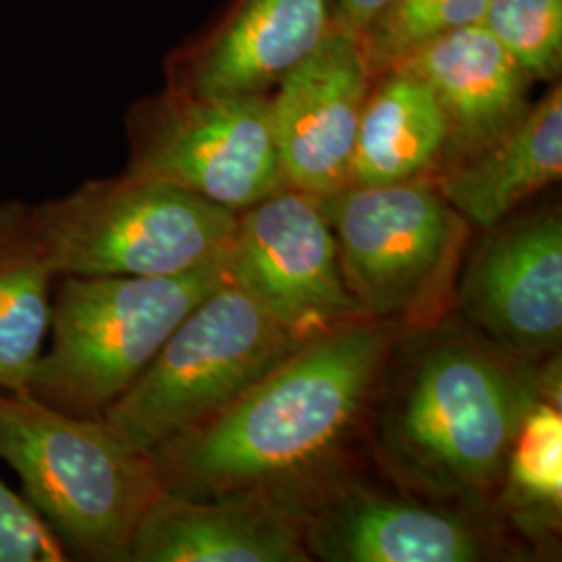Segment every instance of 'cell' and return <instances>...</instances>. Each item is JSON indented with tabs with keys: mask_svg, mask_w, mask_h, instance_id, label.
Wrapping results in <instances>:
<instances>
[{
	"mask_svg": "<svg viewBox=\"0 0 562 562\" xmlns=\"http://www.w3.org/2000/svg\"><path fill=\"white\" fill-rule=\"evenodd\" d=\"M394 338L396 329L364 319L302 344L220 413L153 450L162 492L257 496L302 521L346 482L341 454Z\"/></svg>",
	"mask_w": 562,
	"mask_h": 562,
	"instance_id": "6da1fadb",
	"label": "cell"
},
{
	"mask_svg": "<svg viewBox=\"0 0 562 562\" xmlns=\"http://www.w3.org/2000/svg\"><path fill=\"white\" fill-rule=\"evenodd\" d=\"M542 396L561 398V355L519 361L450 317L396 331L371 398L375 457L408 496L494 519L510 443Z\"/></svg>",
	"mask_w": 562,
	"mask_h": 562,
	"instance_id": "7a4b0ae2",
	"label": "cell"
},
{
	"mask_svg": "<svg viewBox=\"0 0 562 562\" xmlns=\"http://www.w3.org/2000/svg\"><path fill=\"white\" fill-rule=\"evenodd\" d=\"M0 459L57 531L69 559L127 562L148 504L161 492L153 452L102 417H74L27 390H0Z\"/></svg>",
	"mask_w": 562,
	"mask_h": 562,
	"instance_id": "3957f363",
	"label": "cell"
},
{
	"mask_svg": "<svg viewBox=\"0 0 562 562\" xmlns=\"http://www.w3.org/2000/svg\"><path fill=\"white\" fill-rule=\"evenodd\" d=\"M225 257L173 276H63L50 313L53 346L27 392L67 415L101 417L227 280Z\"/></svg>",
	"mask_w": 562,
	"mask_h": 562,
	"instance_id": "277c9868",
	"label": "cell"
},
{
	"mask_svg": "<svg viewBox=\"0 0 562 562\" xmlns=\"http://www.w3.org/2000/svg\"><path fill=\"white\" fill-rule=\"evenodd\" d=\"M319 201L369 322L404 331L450 317L473 227L431 178L348 186Z\"/></svg>",
	"mask_w": 562,
	"mask_h": 562,
	"instance_id": "5b68a950",
	"label": "cell"
},
{
	"mask_svg": "<svg viewBox=\"0 0 562 562\" xmlns=\"http://www.w3.org/2000/svg\"><path fill=\"white\" fill-rule=\"evenodd\" d=\"M301 346L225 280L101 417L130 446L153 452L220 413Z\"/></svg>",
	"mask_w": 562,
	"mask_h": 562,
	"instance_id": "8992f818",
	"label": "cell"
},
{
	"mask_svg": "<svg viewBox=\"0 0 562 562\" xmlns=\"http://www.w3.org/2000/svg\"><path fill=\"white\" fill-rule=\"evenodd\" d=\"M63 276H173L223 257L238 215L171 183L123 173L34 204Z\"/></svg>",
	"mask_w": 562,
	"mask_h": 562,
	"instance_id": "52a82bcc",
	"label": "cell"
},
{
	"mask_svg": "<svg viewBox=\"0 0 562 562\" xmlns=\"http://www.w3.org/2000/svg\"><path fill=\"white\" fill-rule=\"evenodd\" d=\"M127 173L171 183L238 215L285 188L269 94H199L173 86L125 115Z\"/></svg>",
	"mask_w": 562,
	"mask_h": 562,
	"instance_id": "ba28073f",
	"label": "cell"
},
{
	"mask_svg": "<svg viewBox=\"0 0 562 562\" xmlns=\"http://www.w3.org/2000/svg\"><path fill=\"white\" fill-rule=\"evenodd\" d=\"M225 269L299 344L367 319L341 276L322 201L290 186L238 213Z\"/></svg>",
	"mask_w": 562,
	"mask_h": 562,
	"instance_id": "9c48e42d",
	"label": "cell"
},
{
	"mask_svg": "<svg viewBox=\"0 0 562 562\" xmlns=\"http://www.w3.org/2000/svg\"><path fill=\"white\" fill-rule=\"evenodd\" d=\"M457 306L467 325L519 361L561 355L562 222L554 209L508 215L462 261Z\"/></svg>",
	"mask_w": 562,
	"mask_h": 562,
	"instance_id": "30bf717a",
	"label": "cell"
},
{
	"mask_svg": "<svg viewBox=\"0 0 562 562\" xmlns=\"http://www.w3.org/2000/svg\"><path fill=\"white\" fill-rule=\"evenodd\" d=\"M371 81L359 36L336 20L317 50L276 86L269 120L285 186L315 199L350 186Z\"/></svg>",
	"mask_w": 562,
	"mask_h": 562,
	"instance_id": "8fae6325",
	"label": "cell"
},
{
	"mask_svg": "<svg viewBox=\"0 0 562 562\" xmlns=\"http://www.w3.org/2000/svg\"><path fill=\"white\" fill-rule=\"evenodd\" d=\"M492 521L344 482L302 519V538L325 562H480L503 554Z\"/></svg>",
	"mask_w": 562,
	"mask_h": 562,
	"instance_id": "7c38bea8",
	"label": "cell"
},
{
	"mask_svg": "<svg viewBox=\"0 0 562 562\" xmlns=\"http://www.w3.org/2000/svg\"><path fill=\"white\" fill-rule=\"evenodd\" d=\"M334 0H234L167 60V86L199 94H271L336 23Z\"/></svg>",
	"mask_w": 562,
	"mask_h": 562,
	"instance_id": "4fadbf2b",
	"label": "cell"
},
{
	"mask_svg": "<svg viewBox=\"0 0 562 562\" xmlns=\"http://www.w3.org/2000/svg\"><path fill=\"white\" fill-rule=\"evenodd\" d=\"M302 521L257 496L181 498L159 492L127 562H308Z\"/></svg>",
	"mask_w": 562,
	"mask_h": 562,
	"instance_id": "5bb4252c",
	"label": "cell"
},
{
	"mask_svg": "<svg viewBox=\"0 0 562 562\" xmlns=\"http://www.w3.org/2000/svg\"><path fill=\"white\" fill-rule=\"evenodd\" d=\"M401 67L417 74L442 106L448 144L440 171L501 140L531 106L533 81L482 23L429 42Z\"/></svg>",
	"mask_w": 562,
	"mask_h": 562,
	"instance_id": "9a60e30c",
	"label": "cell"
},
{
	"mask_svg": "<svg viewBox=\"0 0 562 562\" xmlns=\"http://www.w3.org/2000/svg\"><path fill=\"white\" fill-rule=\"evenodd\" d=\"M562 176V88L531 102L522 120L482 153L446 167L434 183L471 227L490 229Z\"/></svg>",
	"mask_w": 562,
	"mask_h": 562,
	"instance_id": "2e32d148",
	"label": "cell"
},
{
	"mask_svg": "<svg viewBox=\"0 0 562 562\" xmlns=\"http://www.w3.org/2000/svg\"><path fill=\"white\" fill-rule=\"evenodd\" d=\"M448 144L442 106L408 67L387 69L371 81L350 169V186H383L431 178Z\"/></svg>",
	"mask_w": 562,
	"mask_h": 562,
	"instance_id": "e0dca14e",
	"label": "cell"
},
{
	"mask_svg": "<svg viewBox=\"0 0 562 562\" xmlns=\"http://www.w3.org/2000/svg\"><path fill=\"white\" fill-rule=\"evenodd\" d=\"M55 278L34 204L0 202V390H27L50 329Z\"/></svg>",
	"mask_w": 562,
	"mask_h": 562,
	"instance_id": "ac0fdd59",
	"label": "cell"
},
{
	"mask_svg": "<svg viewBox=\"0 0 562 562\" xmlns=\"http://www.w3.org/2000/svg\"><path fill=\"white\" fill-rule=\"evenodd\" d=\"M494 515L506 517L531 542L552 543L562 522L561 398L529 406L504 462Z\"/></svg>",
	"mask_w": 562,
	"mask_h": 562,
	"instance_id": "d6986e66",
	"label": "cell"
},
{
	"mask_svg": "<svg viewBox=\"0 0 562 562\" xmlns=\"http://www.w3.org/2000/svg\"><path fill=\"white\" fill-rule=\"evenodd\" d=\"M487 0H387L359 34L371 76L401 67L443 34L482 23Z\"/></svg>",
	"mask_w": 562,
	"mask_h": 562,
	"instance_id": "ffe728a7",
	"label": "cell"
},
{
	"mask_svg": "<svg viewBox=\"0 0 562 562\" xmlns=\"http://www.w3.org/2000/svg\"><path fill=\"white\" fill-rule=\"evenodd\" d=\"M482 25L533 83L559 80L562 0H487Z\"/></svg>",
	"mask_w": 562,
	"mask_h": 562,
	"instance_id": "44dd1931",
	"label": "cell"
},
{
	"mask_svg": "<svg viewBox=\"0 0 562 562\" xmlns=\"http://www.w3.org/2000/svg\"><path fill=\"white\" fill-rule=\"evenodd\" d=\"M71 561L57 531L0 480V562Z\"/></svg>",
	"mask_w": 562,
	"mask_h": 562,
	"instance_id": "7402d4cb",
	"label": "cell"
},
{
	"mask_svg": "<svg viewBox=\"0 0 562 562\" xmlns=\"http://www.w3.org/2000/svg\"><path fill=\"white\" fill-rule=\"evenodd\" d=\"M385 2L387 0H334V7L341 25L359 36Z\"/></svg>",
	"mask_w": 562,
	"mask_h": 562,
	"instance_id": "603a6c76",
	"label": "cell"
}]
</instances>
